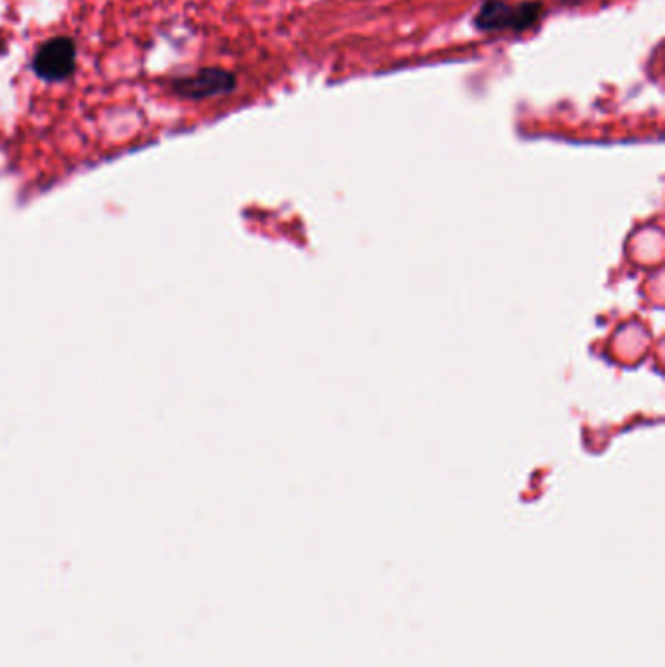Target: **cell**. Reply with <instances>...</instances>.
Returning a JSON list of instances; mask_svg holds the SVG:
<instances>
[{
    "label": "cell",
    "instance_id": "cell-4",
    "mask_svg": "<svg viewBox=\"0 0 665 667\" xmlns=\"http://www.w3.org/2000/svg\"><path fill=\"white\" fill-rule=\"evenodd\" d=\"M558 2L564 4V6H580V4H584L587 0H558Z\"/></svg>",
    "mask_w": 665,
    "mask_h": 667
},
{
    "label": "cell",
    "instance_id": "cell-2",
    "mask_svg": "<svg viewBox=\"0 0 665 667\" xmlns=\"http://www.w3.org/2000/svg\"><path fill=\"white\" fill-rule=\"evenodd\" d=\"M36 75L49 82L69 79L77 69V45L67 36H55L43 41L32 63Z\"/></svg>",
    "mask_w": 665,
    "mask_h": 667
},
{
    "label": "cell",
    "instance_id": "cell-3",
    "mask_svg": "<svg viewBox=\"0 0 665 667\" xmlns=\"http://www.w3.org/2000/svg\"><path fill=\"white\" fill-rule=\"evenodd\" d=\"M238 80L235 73L221 67H205L192 75L172 80L170 88L176 96L186 100H207L223 94H231Z\"/></svg>",
    "mask_w": 665,
    "mask_h": 667
},
{
    "label": "cell",
    "instance_id": "cell-1",
    "mask_svg": "<svg viewBox=\"0 0 665 667\" xmlns=\"http://www.w3.org/2000/svg\"><path fill=\"white\" fill-rule=\"evenodd\" d=\"M545 16V4L541 0L508 2V0H484L474 14V28L482 34L515 32L523 34L535 28Z\"/></svg>",
    "mask_w": 665,
    "mask_h": 667
}]
</instances>
